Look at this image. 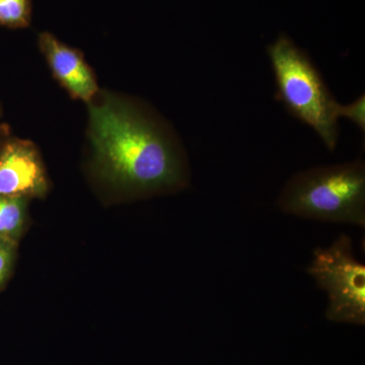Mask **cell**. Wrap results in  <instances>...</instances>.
<instances>
[{
	"label": "cell",
	"instance_id": "6da1fadb",
	"mask_svg": "<svg viewBox=\"0 0 365 365\" xmlns=\"http://www.w3.org/2000/svg\"><path fill=\"white\" fill-rule=\"evenodd\" d=\"M88 105L93 157L108 181L140 195L188 184L184 151L162 120L110 93L96 97Z\"/></svg>",
	"mask_w": 365,
	"mask_h": 365
},
{
	"label": "cell",
	"instance_id": "7a4b0ae2",
	"mask_svg": "<svg viewBox=\"0 0 365 365\" xmlns=\"http://www.w3.org/2000/svg\"><path fill=\"white\" fill-rule=\"evenodd\" d=\"M275 78V98L295 119L311 127L334 151L340 136L339 103L306 50L287 34L267 46Z\"/></svg>",
	"mask_w": 365,
	"mask_h": 365
},
{
	"label": "cell",
	"instance_id": "3957f363",
	"mask_svg": "<svg viewBox=\"0 0 365 365\" xmlns=\"http://www.w3.org/2000/svg\"><path fill=\"white\" fill-rule=\"evenodd\" d=\"M287 215L365 227L364 160L316 167L288 180L277 199Z\"/></svg>",
	"mask_w": 365,
	"mask_h": 365
},
{
	"label": "cell",
	"instance_id": "277c9868",
	"mask_svg": "<svg viewBox=\"0 0 365 365\" xmlns=\"http://www.w3.org/2000/svg\"><path fill=\"white\" fill-rule=\"evenodd\" d=\"M307 273L328 295L329 321L364 326L365 266L355 257L349 235H341L328 248L314 249Z\"/></svg>",
	"mask_w": 365,
	"mask_h": 365
},
{
	"label": "cell",
	"instance_id": "9c48e42d",
	"mask_svg": "<svg viewBox=\"0 0 365 365\" xmlns=\"http://www.w3.org/2000/svg\"><path fill=\"white\" fill-rule=\"evenodd\" d=\"M338 116L344 117L352 122L355 126L359 127V130L365 131V97L360 96L354 102L348 105H339L338 108Z\"/></svg>",
	"mask_w": 365,
	"mask_h": 365
},
{
	"label": "cell",
	"instance_id": "52a82bcc",
	"mask_svg": "<svg viewBox=\"0 0 365 365\" xmlns=\"http://www.w3.org/2000/svg\"><path fill=\"white\" fill-rule=\"evenodd\" d=\"M26 199L0 195V239L11 240L23 230Z\"/></svg>",
	"mask_w": 365,
	"mask_h": 365
},
{
	"label": "cell",
	"instance_id": "ba28073f",
	"mask_svg": "<svg viewBox=\"0 0 365 365\" xmlns=\"http://www.w3.org/2000/svg\"><path fill=\"white\" fill-rule=\"evenodd\" d=\"M32 0H0V26L26 29L32 21Z\"/></svg>",
	"mask_w": 365,
	"mask_h": 365
},
{
	"label": "cell",
	"instance_id": "8992f818",
	"mask_svg": "<svg viewBox=\"0 0 365 365\" xmlns=\"http://www.w3.org/2000/svg\"><path fill=\"white\" fill-rule=\"evenodd\" d=\"M38 40L53 76L71 98L88 104L97 97V79L81 51L64 44L51 33H41Z\"/></svg>",
	"mask_w": 365,
	"mask_h": 365
},
{
	"label": "cell",
	"instance_id": "5b68a950",
	"mask_svg": "<svg viewBox=\"0 0 365 365\" xmlns=\"http://www.w3.org/2000/svg\"><path fill=\"white\" fill-rule=\"evenodd\" d=\"M47 190L45 170L37 148L20 139L9 141L0 153V195L41 196Z\"/></svg>",
	"mask_w": 365,
	"mask_h": 365
},
{
	"label": "cell",
	"instance_id": "30bf717a",
	"mask_svg": "<svg viewBox=\"0 0 365 365\" xmlns=\"http://www.w3.org/2000/svg\"><path fill=\"white\" fill-rule=\"evenodd\" d=\"M14 260V247L11 240L0 239V287L11 271Z\"/></svg>",
	"mask_w": 365,
	"mask_h": 365
}]
</instances>
